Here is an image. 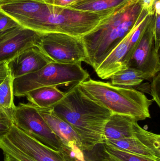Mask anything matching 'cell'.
<instances>
[{
  "label": "cell",
  "instance_id": "obj_1",
  "mask_svg": "<svg viewBox=\"0 0 160 161\" xmlns=\"http://www.w3.org/2000/svg\"><path fill=\"white\" fill-rule=\"evenodd\" d=\"M79 83L71 85L52 108L75 130L82 150L91 151L104 143V129L112 114L85 95Z\"/></svg>",
  "mask_w": 160,
  "mask_h": 161
},
{
  "label": "cell",
  "instance_id": "obj_2",
  "mask_svg": "<svg viewBox=\"0 0 160 161\" xmlns=\"http://www.w3.org/2000/svg\"><path fill=\"white\" fill-rule=\"evenodd\" d=\"M148 14L143 7L142 0H130L115 8L97 27L81 37L87 54L84 62L95 70L132 28Z\"/></svg>",
  "mask_w": 160,
  "mask_h": 161
},
{
  "label": "cell",
  "instance_id": "obj_3",
  "mask_svg": "<svg viewBox=\"0 0 160 161\" xmlns=\"http://www.w3.org/2000/svg\"><path fill=\"white\" fill-rule=\"evenodd\" d=\"M114 8L90 12L47 4L37 15L20 25L41 34L60 33L81 38L97 27Z\"/></svg>",
  "mask_w": 160,
  "mask_h": 161
},
{
  "label": "cell",
  "instance_id": "obj_4",
  "mask_svg": "<svg viewBox=\"0 0 160 161\" xmlns=\"http://www.w3.org/2000/svg\"><path fill=\"white\" fill-rule=\"evenodd\" d=\"M79 86L88 97L112 114L129 116L138 122L151 118L150 107L154 100L138 90L91 78L80 82Z\"/></svg>",
  "mask_w": 160,
  "mask_h": 161
},
{
  "label": "cell",
  "instance_id": "obj_5",
  "mask_svg": "<svg viewBox=\"0 0 160 161\" xmlns=\"http://www.w3.org/2000/svg\"><path fill=\"white\" fill-rule=\"evenodd\" d=\"M88 78L89 74L84 69L81 63L51 62L38 71L14 79V95L22 97L29 91L40 87L73 85Z\"/></svg>",
  "mask_w": 160,
  "mask_h": 161
},
{
  "label": "cell",
  "instance_id": "obj_6",
  "mask_svg": "<svg viewBox=\"0 0 160 161\" xmlns=\"http://www.w3.org/2000/svg\"><path fill=\"white\" fill-rule=\"evenodd\" d=\"M37 45L52 62L74 64L87 58L81 38L60 33H40Z\"/></svg>",
  "mask_w": 160,
  "mask_h": 161
},
{
  "label": "cell",
  "instance_id": "obj_7",
  "mask_svg": "<svg viewBox=\"0 0 160 161\" xmlns=\"http://www.w3.org/2000/svg\"><path fill=\"white\" fill-rule=\"evenodd\" d=\"M154 15L148 14L137 24L95 70L102 80L128 68L139 41Z\"/></svg>",
  "mask_w": 160,
  "mask_h": 161
},
{
  "label": "cell",
  "instance_id": "obj_8",
  "mask_svg": "<svg viewBox=\"0 0 160 161\" xmlns=\"http://www.w3.org/2000/svg\"><path fill=\"white\" fill-rule=\"evenodd\" d=\"M11 113L14 125L26 134L55 151L63 149V144L34 105L20 103Z\"/></svg>",
  "mask_w": 160,
  "mask_h": 161
},
{
  "label": "cell",
  "instance_id": "obj_9",
  "mask_svg": "<svg viewBox=\"0 0 160 161\" xmlns=\"http://www.w3.org/2000/svg\"><path fill=\"white\" fill-rule=\"evenodd\" d=\"M4 138L24 155L35 161H74L68 148L55 151L26 134L14 124Z\"/></svg>",
  "mask_w": 160,
  "mask_h": 161
},
{
  "label": "cell",
  "instance_id": "obj_10",
  "mask_svg": "<svg viewBox=\"0 0 160 161\" xmlns=\"http://www.w3.org/2000/svg\"><path fill=\"white\" fill-rule=\"evenodd\" d=\"M154 28L152 19L143 33L128 65V68L139 70L146 75L149 80L160 70L159 53L155 47Z\"/></svg>",
  "mask_w": 160,
  "mask_h": 161
},
{
  "label": "cell",
  "instance_id": "obj_11",
  "mask_svg": "<svg viewBox=\"0 0 160 161\" xmlns=\"http://www.w3.org/2000/svg\"><path fill=\"white\" fill-rule=\"evenodd\" d=\"M40 33L21 25L0 33V63L8 62L37 43Z\"/></svg>",
  "mask_w": 160,
  "mask_h": 161
},
{
  "label": "cell",
  "instance_id": "obj_12",
  "mask_svg": "<svg viewBox=\"0 0 160 161\" xmlns=\"http://www.w3.org/2000/svg\"><path fill=\"white\" fill-rule=\"evenodd\" d=\"M104 143L138 156L160 161V136L142 129L133 138L109 140Z\"/></svg>",
  "mask_w": 160,
  "mask_h": 161
},
{
  "label": "cell",
  "instance_id": "obj_13",
  "mask_svg": "<svg viewBox=\"0 0 160 161\" xmlns=\"http://www.w3.org/2000/svg\"><path fill=\"white\" fill-rule=\"evenodd\" d=\"M52 62L37 44L28 48L8 62L13 79L35 72Z\"/></svg>",
  "mask_w": 160,
  "mask_h": 161
},
{
  "label": "cell",
  "instance_id": "obj_14",
  "mask_svg": "<svg viewBox=\"0 0 160 161\" xmlns=\"http://www.w3.org/2000/svg\"><path fill=\"white\" fill-rule=\"evenodd\" d=\"M35 107L64 146L71 151L78 148L82 149L80 139L75 130L68 123L58 117L52 108Z\"/></svg>",
  "mask_w": 160,
  "mask_h": 161
},
{
  "label": "cell",
  "instance_id": "obj_15",
  "mask_svg": "<svg viewBox=\"0 0 160 161\" xmlns=\"http://www.w3.org/2000/svg\"><path fill=\"white\" fill-rule=\"evenodd\" d=\"M142 129L135 119L125 115L112 114L105 125L103 141L104 143L109 140L133 138Z\"/></svg>",
  "mask_w": 160,
  "mask_h": 161
},
{
  "label": "cell",
  "instance_id": "obj_16",
  "mask_svg": "<svg viewBox=\"0 0 160 161\" xmlns=\"http://www.w3.org/2000/svg\"><path fill=\"white\" fill-rule=\"evenodd\" d=\"M46 5L42 0H18L0 4V9L20 25L34 17Z\"/></svg>",
  "mask_w": 160,
  "mask_h": 161
},
{
  "label": "cell",
  "instance_id": "obj_17",
  "mask_svg": "<svg viewBox=\"0 0 160 161\" xmlns=\"http://www.w3.org/2000/svg\"><path fill=\"white\" fill-rule=\"evenodd\" d=\"M65 92L57 86L40 87L29 91L25 94L29 103L38 108H51L65 96Z\"/></svg>",
  "mask_w": 160,
  "mask_h": 161
},
{
  "label": "cell",
  "instance_id": "obj_18",
  "mask_svg": "<svg viewBox=\"0 0 160 161\" xmlns=\"http://www.w3.org/2000/svg\"><path fill=\"white\" fill-rule=\"evenodd\" d=\"M110 79L113 85L126 88L138 86L144 80H149L148 76L141 71L129 67L116 73Z\"/></svg>",
  "mask_w": 160,
  "mask_h": 161
},
{
  "label": "cell",
  "instance_id": "obj_19",
  "mask_svg": "<svg viewBox=\"0 0 160 161\" xmlns=\"http://www.w3.org/2000/svg\"><path fill=\"white\" fill-rule=\"evenodd\" d=\"M130 0H81L70 7L90 12H100L113 9Z\"/></svg>",
  "mask_w": 160,
  "mask_h": 161
},
{
  "label": "cell",
  "instance_id": "obj_20",
  "mask_svg": "<svg viewBox=\"0 0 160 161\" xmlns=\"http://www.w3.org/2000/svg\"><path fill=\"white\" fill-rule=\"evenodd\" d=\"M13 81L14 79L10 74L0 84V106L7 110H12L16 107L14 102Z\"/></svg>",
  "mask_w": 160,
  "mask_h": 161
},
{
  "label": "cell",
  "instance_id": "obj_21",
  "mask_svg": "<svg viewBox=\"0 0 160 161\" xmlns=\"http://www.w3.org/2000/svg\"><path fill=\"white\" fill-rule=\"evenodd\" d=\"M101 145L102 149L106 153L118 161H159L138 156L107 144L103 143Z\"/></svg>",
  "mask_w": 160,
  "mask_h": 161
},
{
  "label": "cell",
  "instance_id": "obj_22",
  "mask_svg": "<svg viewBox=\"0 0 160 161\" xmlns=\"http://www.w3.org/2000/svg\"><path fill=\"white\" fill-rule=\"evenodd\" d=\"M0 149L4 155L10 156L18 161H35L17 149L4 137L0 139Z\"/></svg>",
  "mask_w": 160,
  "mask_h": 161
},
{
  "label": "cell",
  "instance_id": "obj_23",
  "mask_svg": "<svg viewBox=\"0 0 160 161\" xmlns=\"http://www.w3.org/2000/svg\"><path fill=\"white\" fill-rule=\"evenodd\" d=\"M11 110H7L0 106V139L5 137L13 125Z\"/></svg>",
  "mask_w": 160,
  "mask_h": 161
},
{
  "label": "cell",
  "instance_id": "obj_24",
  "mask_svg": "<svg viewBox=\"0 0 160 161\" xmlns=\"http://www.w3.org/2000/svg\"><path fill=\"white\" fill-rule=\"evenodd\" d=\"M70 152L74 161H100L98 153V146L91 151L77 148L73 151L70 150Z\"/></svg>",
  "mask_w": 160,
  "mask_h": 161
},
{
  "label": "cell",
  "instance_id": "obj_25",
  "mask_svg": "<svg viewBox=\"0 0 160 161\" xmlns=\"http://www.w3.org/2000/svg\"><path fill=\"white\" fill-rule=\"evenodd\" d=\"M20 25L10 16L0 9V33L5 32Z\"/></svg>",
  "mask_w": 160,
  "mask_h": 161
},
{
  "label": "cell",
  "instance_id": "obj_26",
  "mask_svg": "<svg viewBox=\"0 0 160 161\" xmlns=\"http://www.w3.org/2000/svg\"><path fill=\"white\" fill-rule=\"evenodd\" d=\"M152 83L150 87L151 95L153 97V100L157 103L159 107H160V73H158L153 77Z\"/></svg>",
  "mask_w": 160,
  "mask_h": 161
},
{
  "label": "cell",
  "instance_id": "obj_27",
  "mask_svg": "<svg viewBox=\"0 0 160 161\" xmlns=\"http://www.w3.org/2000/svg\"><path fill=\"white\" fill-rule=\"evenodd\" d=\"M45 3L59 7H69L78 0H42Z\"/></svg>",
  "mask_w": 160,
  "mask_h": 161
},
{
  "label": "cell",
  "instance_id": "obj_28",
  "mask_svg": "<svg viewBox=\"0 0 160 161\" xmlns=\"http://www.w3.org/2000/svg\"><path fill=\"white\" fill-rule=\"evenodd\" d=\"M10 74L8 66V62L0 63V84L3 83L8 75Z\"/></svg>",
  "mask_w": 160,
  "mask_h": 161
},
{
  "label": "cell",
  "instance_id": "obj_29",
  "mask_svg": "<svg viewBox=\"0 0 160 161\" xmlns=\"http://www.w3.org/2000/svg\"><path fill=\"white\" fill-rule=\"evenodd\" d=\"M143 7L145 10L147 11L150 15H155L154 8L155 2L157 0H142Z\"/></svg>",
  "mask_w": 160,
  "mask_h": 161
},
{
  "label": "cell",
  "instance_id": "obj_30",
  "mask_svg": "<svg viewBox=\"0 0 160 161\" xmlns=\"http://www.w3.org/2000/svg\"><path fill=\"white\" fill-rule=\"evenodd\" d=\"M98 153L100 161H118L106 153L102 149L101 144L98 146Z\"/></svg>",
  "mask_w": 160,
  "mask_h": 161
},
{
  "label": "cell",
  "instance_id": "obj_31",
  "mask_svg": "<svg viewBox=\"0 0 160 161\" xmlns=\"http://www.w3.org/2000/svg\"><path fill=\"white\" fill-rule=\"evenodd\" d=\"M155 13L158 15H160V0H157L154 5Z\"/></svg>",
  "mask_w": 160,
  "mask_h": 161
},
{
  "label": "cell",
  "instance_id": "obj_32",
  "mask_svg": "<svg viewBox=\"0 0 160 161\" xmlns=\"http://www.w3.org/2000/svg\"><path fill=\"white\" fill-rule=\"evenodd\" d=\"M4 161H18L15 159L13 158L12 157L10 156H8V155H4Z\"/></svg>",
  "mask_w": 160,
  "mask_h": 161
},
{
  "label": "cell",
  "instance_id": "obj_33",
  "mask_svg": "<svg viewBox=\"0 0 160 161\" xmlns=\"http://www.w3.org/2000/svg\"><path fill=\"white\" fill-rule=\"evenodd\" d=\"M18 1V0H0V4L4 3H8V2H13V1Z\"/></svg>",
  "mask_w": 160,
  "mask_h": 161
},
{
  "label": "cell",
  "instance_id": "obj_34",
  "mask_svg": "<svg viewBox=\"0 0 160 161\" xmlns=\"http://www.w3.org/2000/svg\"><path fill=\"white\" fill-rule=\"evenodd\" d=\"M81 1V0H78V2H79V1Z\"/></svg>",
  "mask_w": 160,
  "mask_h": 161
}]
</instances>
